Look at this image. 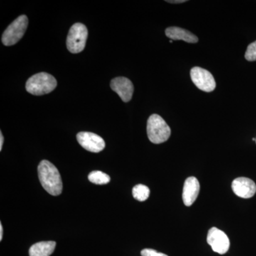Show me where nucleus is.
<instances>
[{"label":"nucleus","instance_id":"13","mask_svg":"<svg viewBox=\"0 0 256 256\" xmlns=\"http://www.w3.org/2000/svg\"><path fill=\"white\" fill-rule=\"evenodd\" d=\"M55 242H42L32 246L30 256H50L54 252Z\"/></svg>","mask_w":256,"mask_h":256},{"label":"nucleus","instance_id":"9","mask_svg":"<svg viewBox=\"0 0 256 256\" xmlns=\"http://www.w3.org/2000/svg\"><path fill=\"white\" fill-rule=\"evenodd\" d=\"M110 87L124 102H129L132 99L134 86L130 79L126 77H117L111 80Z\"/></svg>","mask_w":256,"mask_h":256},{"label":"nucleus","instance_id":"6","mask_svg":"<svg viewBox=\"0 0 256 256\" xmlns=\"http://www.w3.org/2000/svg\"><path fill=\"white\" fill-rule=\"evenodd\" d=\"M191 78L194 85L203 92H213L216 88V82L213 75L210 72L200 68L194 67L190 72Z\"/></svg>","mask_w":256,"mask_h":256},{"label":"nucleus","instance_id":"12","mask_svg":"<svg viewBox=\"0 0 256 256\" xmlns=\"http://www.w3.org/2000/svg\"><path fill=\"white\" fill-rule=\"evenodd\" d=\"M166 36L171 40H182L188 43L195 44L198 41V37L192 34L191 32L184 28L171 26L165 30Z\"/></svg>","mask_w":256,"mask_h":256},{"label":"nucleus","instance_id":"17","mask_svg":"<svg viewBox=\"0 0 256 256\" xmlns=\"http://www.w3.org/2000/svg\"><path fill=\"white\" fill-rule=\"evenodd\" d=\"M141 255L142 256H168L166 254H162V252H159L154 249L146 248L143 249L141 252Z\"/></svg>","mask_w":256,"mask_h":256},{"label":"nucleus","instance_id":"1","mask_svg":"<svg viewBox=\"0 0 256 256\" xmlns=\"http://www.w3.org/2000/svg\"><path fill=\"white\" fill-rule=\"evenodd\" d=\"M38 178L42 186L52 196H58L63 190L60 172L47 160H42L38 166Z\"/></svg>","mask_w":256,"mask_h":256},{"label":"nucleus","instance_id":"3","mask_svg":"<svg viewBox=\"0 0 256 256\" xmlns=\"http://www.w3.org/2000/svg\"><path fill=\"white\" fill-rule=\"evenodd\" d=\"M146 132L148 138L154 144L166 142L171 134V130L164 120L159 114H153L148 120Z\"/></svg>","mask_w":256,"mask_h":256},{"label":"nucleus","instance_id":"20","mask_svg":"<svg viewBox=\"0 0 256 256\" xmlns=\"http://www.w3.org/2000/svg\"><path fill=\"white\" fill-rule=\"evenodd\" d=\"M3 238V227L2 224L0 223V240H2Z\"/></svg>","mask_w":256,"mask_h":256},{"label":"nucleus","instance_id":"21","mask_svg":"<svg viewBox=\"0 0 256 256\" xmlns=\"http://www.w3.org/2000/svg\"></svg>","mask_w":256,"mask_h":256},{"label":"nucleus","instance_id":"10","mask_svg":"<svg viewBox=\"0 0 256 256\" xmlns=\"http://www.w3.org/2000/svg\"><path fill=\"white\" fill-rule=\"evenodd\" d=\"M232 190L240 198H252L255 195L256 185L252 180L246 178H239L234 180Z\"/></svg>","mask_w":256,"mask_h":256},{"label":"nucleus","instance_id":"16","mask_svg":"<svg viewBox=\"0 0 256 256\" xmlns=\"http://www.w3.org/2000/svg\"><path fill=\"white\" fill-rule=\"evenodd\" d=\"M245 58L248 62H255L256 60V41L252 42L248 46Z\"/></svg>","mask_w":256,"mask_h":256},{"label":"nucleus","instance_id":"7","mask_svg":"<svg viewBox=\"0 0 256 256\" xmlns=\"http://www.w3.org/2000/svg\"><path fill=\"white\" fill-rule=\"evenodd\" d=\"M207 242L210 246L212 250L223 255L228 252L230 247V240L226 234L220 229L213 227L208 230Z\"/></svg>","mask_w":256,"mask_h":256},{"label":"nucleus","instance_id":"2","mask_svg":"<svg viewBox=\"0 0 256 256\" xmlns=\"http://www.w3.org/2000/svg\"><path fill=\"white\" fill-rule=\"evenodd\" d=\"M57 86V82L50 74L38 73L32 76L26 82L28 92L34 96H42L53 92Z\"/></svg>","mask_w":256,"mask_h":256},{"label":"nucleus","instance_id":"11","mask_svg":"<svg viewBox=\"0 0 256 256\" xmlns=\"http://www.w3.org/2000/svg\"><path fill=\"white\" fill-rule=\"evenodd\" d=\"M200 191V184L194 176L186 178L184 184L182 200L185 206H190L196 201Z\"/></svg>","mask_w":256,"mask_h":256},{"label":"nucleus","instance_id":"14","mask_svg":"<svg viewBox=\"0 0 256 256\" xmlns=\"http://www.w3.org/2000/svg\"><path fill=\"white\" fill-rule=\"evenodd\" d=\"M88 180L95 184L104 185L110 182V178L102 172L94 171L88 174Z\"/></svg>","mask_w":256,"mask_h":256},{"label":"nucleus","instance_id":"5","mask_svg":"<svg viewBox=\"0 0 256 256\" xmlns=\"http://www.w3.org/2000/svg\"><path fill=\"white\" fill-rule=\"evenodd\" d=\"M88 30L85 25L80 23L74 24L69 30L66 45L69 52L72 54H78L84 50L86 44Z\"/></svg>","mask_w":256,"mask_h":256},{"label":"nucleus","instance_id":"4","mask_svg":"<svg viewBox=\"0 0 256 256\" xmlns=\"http://www.w3.org/2000/svg\"><path fill=\"white\" fill-rule=\"evenodd\" d=\"M28 23V18L26 15H21L16 18L3 33L2 37L3 44L5 46L16 44L24 35Z\"/></svg>","mask_w":256,"mask_h":256},{"label":"nucleus","instance_id":"18","mask_svg":"<svg viewBox=\"0 0 256 256\" xmlns=\"http://www.w3.org/2000/svg\"><path fill=\"white\" fill-rule=\"evenodd\" d=\"M166 2L172 3V4H180V3L186 2V0H166Z\"/></svg>","mask_w":256,"mask_h":256},{"label":"nucleus","instance_id":"8","mask_svg":"<svg viewBox=\"0 0 256 256\" xmlns=\"http://www.w3.org/2000/svg\"><path fill=\"white\" fill-rule=\"evenodd\" d=\"M76 138L80 146L90 152H100L106 146L104 140L95 133L80 132L77 134Z\"/></svg>","mask_w":256,"mask_h":256},{"label":"nucleus","instance_id":"15","mask_svg":"<svg viewBox=\"0 0 256 256\" xmlns=\"http://www.w3.org/2000/svg\"><path fill=\"white\" fill-rule=\"evenodd\" d=\"M150 194V190L143 184H138L132 188V196L139 202H144L148 200Z\"/></svg>","mask_w":256,"mask_h":256},{"label":"nucleus","instance_id":"19","mask_svg":"<svg viewBox=\"0 0 256 256\" xmlns=\"http://www.w3.org/2000/svg\"><path fill=\"white\" fill-rule=\"evenodd\" d=\"M3 143H4V137H3L2 132H0V151L2 150Z\"/></svg>","mask_w":256,"mask_h":256}]
</instances>
